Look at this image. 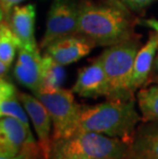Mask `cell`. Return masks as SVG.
<instances>
[{
  "label": "cell",
  "instance_id": "6da1fadb",
  "mask_svg": "<svg viewBox=\"0 0 158 159\" xmlns=\"http://www.w3.org/2000/svg\"><path fill=\"white\" fill-rule=\"evenodd\" d=\"M138 20L133 12L114 0L82 2L78 34L89 38L97 46H110L134 35Z\"/></svg>",
  "mask_w": 158,
  "mask_h": 159
},
{
  "label": "cell",
  "instance_id": "7a4b0ae2",
  "mask_svg": "<svg viewBox=\"0 0 158 159\" xmlns=\"http://www.w3.org/2000/svg\"><path fill=\"white\" fill-rule=\"evenodd\" d=\"M141 120L142 117L136 110L134 98L108 99L107 102L81 108L77 131L102 134L130 145Z\"/></svg>",
  "mask_w": 158,
  "mask_h": 159
},
{
  "label": "cell",
  "instance_id": "3957f363",
  "mask_svg": "<svg viewBox=\"0 0 158 159\" xmlns=\"http://www.w3.org/2000/svg\"><path fill=\"white\" fill-rule=\"evenodd\" d=\"M130 145L120 139L92 131H77L73 136L53 142L52 157L72 159H126Z\"/></svg>",
  "mask_w": 158,
  "mask_h": 159
},
{
  "label": "cell",
  "instance_id": "277c9868",
  "mask_svg": "<svg viewBox=\"0 0 158 159\" xmlns=\"http://www.w3.org/2000/svg\"><path fill=\"white\" fill-rule=\"evenodd\" d=\"M139 37L133 35L129 39L107 46L100 55V60L109 84L108 99H132L130 79L137 52L140 48Z\"/></svg>",
  "mask_w": 158,
  "mask_h": 159
},
{
  "label": "cell",
  "instance_id": "5b68a950",
  "mask_svg": "<svg viewBox=\"0 0 158 159\" xmlns=\"http://www.w3.org/2000/svg\"><path fill=\"white\" fill-rule=\"evenodd\" d=\"M34 96L44 105L50 115L53 142L64 140L76 133L82 107L76 103L72 90L60 89L53 91H39Z\"/></svg>",
  "mask_w": 158,
  "mask_h": 159
},
{
  "label": "cell",
  "instance_id": "8992f818",
  "mask_svg": "<svg viewBox=\"0 0 158 159\" xmlns=\"http://www.w3.org/2000/svg\"><path fill=\"white\" fill-rule=\"evenodd\" d=\"M83 1L84 0H52L45 33L40 43L42 49L60 38L78 34L79 13Z\"/></svg>",
  "mask_w": 158,
  "mask_h": 159
},
{
  "label": "cell",
  "instance_id": "52a82bcc",
  "mask_svg": "<svg viewBox=\"0 0 158 159\" xmlns=\"http://www.w3.org/2000/svg\"><path fill=\"white\" fill-rule=\"evenodd\" d=\"M37 146L29 125L15 117L0 118V156L15 157Z\"/></svg>",
  "mask_w": 158,
  "mask_h": 159
},
{
  "label": "cell",
  "instance_id": "ba28073f",
  "mask_svg": "<svg viewBox=\"0 0 158 159\" xmlns=\"http://www.w3.org/2000/svg\"><path fill=\"white\" fill-rule=\"evenodd\" d=\"M19 98L35 128L42 156L45 159H52L53 141L50 138V129L52 122L47 109L35 96L21 93Z\"/></svg>",
  "mask_w": 158,
  "mask_h": 159
},
{
  "label": "cell",
  "instance_id": "9c48e42d",
  "mask_svg": "<svg viewBox=\"0 0 158 159\" xmlns=\"http://www.w3.org/2000/svg\"><path fill=\"white\" fill-rule=\"evenodd\" d=\"M13 73L19 83L38 93L43 78V57L38 47H20Z\"/></svg>",
  "mask_w": 158,
  "mask_h": 159
},
{
  "label": "cell",
  "instance_id": "30bf717a",
  "mask_svg": "<svg viewBox=\"0 0 158 159\" xmlns=\"http://www.w3.org/2000/svg\"><path fill=\"white\" fill-rule=\"evenodd\" d=\"M97 45L81 34L63 37L45 47L44 55L63 66L70 65L86 57Z\"/></svg>",
  "mask_w": 158,
  "mask_h": 159
},
{
  "label": "cell",
  "instance_id": "8fae6325",
  "mask_svg": "<svg viewBox=\"0 0 158 159\" xmlns=\"http://www.w3.org/2000/svg\"><path fill=\"white\" fill-rule=\"evenodd\" d=\"M72 91L83 98H108L109 84L100 57L79 71Z\"/></svg>",
  "mask_w": 158,
  "mask_h": 159
},
{
  "label": "cell",
  "instance_id": "7c38bea8",
  "mask_svg": "<svg viewBox=\"0 0 158 159\" xmlns=\"http://www.w3.org/2000/svg\"><path fill=\"white\" fill-rule=\"evenodd\" d=\"M36 8L34 4L16 5L9 16L8 27L16 37L20 47H36L35 40ZM19 47V48H20Z\"/></svg>",
  "mask_w": 158,
  "mask_h": 159
},
{
  "label": "cell",
  "instance_id": "4fadbf2b",
  "mask_svg": "<svg viewBox=\"0 0 158 159\" xmlns=\"http://www.w3.org/2000/svg\"><path fill=\"white\" fill-rule=\"evenodd\" d=\"M158 52V34L151 33L148 41L141 46L134 59L132 79H130V91H134L144 85L149 77L152 66L155 62L156 52Z\"/></svg>",
  "mask_w": 158,
  "mask_h": 159
},
{
  "label": "cell",
  "instance_id": "5bb4252c",
  "mask_svg": "<svg viewBox=\"0 0 158 159\" xmlns=\"http://www.w3.org/2000/svg\"><path fill=\"white\" fill-rule=\"evenodd\" d=\"M130 156L158 159V121H148L139 126L130 144Z\"/></svg>",
  "mask_w": 158,
  "mask_h": 159
},
{
  "label": "cell",
  "instance_id": "9a60e30c",
  "mask_svg": "<svg viewBox=\"0 0 158 159\" xmlns=\"http://www.w3.org/2000/svg\"><path fill=\"white\" fill-rule=\"evenodd\" d=\"M15 117L29 125V116L18 98L15 85L4 79L0 80V118Z\"/></svg>",
  "mask_w": 158,
  "mask_h": 159
},
{
  "label": "cell",
  "instance_id": "2e32d148",
  "mask_svg": "<svg viewBox=\"0 0 158 159\" xmlns=\"http://www.w3.org/2000/svg\"><path fill=\"white\" fill-rule=\"evenodd\" d=\"M64 80H65L64 66L56 63L48 56H43V78L39 91L58 90L62 89Z\"/></svg>",
  "mask_w": 158,
  "mask_h": 159
},
{
  "label": "cell",
  "instance_id": "e0dca14e",
  "mask_svg": "<svg viewBox=\"0 0 158 159\" xmlns=\"http://www.w3.org/2000/svg\"><path fill=\"white\" fill-rule=\"evenodd\" d=\"M137 100L143 121H158V85L140 89Z\"/></svg>",
  "mask_w": 158,
  "mask_h": 159
},
{
  "label": "cell",
  "instance_id": "ac0fdd59",
  "mask_svg": "<svg viewBox=\"0 0 158 159\" xmlns=\"http://www.w3.org/2000/svg\"><path fill=\"white\" fill-rule=\"evenodd\" d=\"M19 47L20 43L18 39L12 34L7 24L0 38V61L9 67L16 57V50L19 49Z\"/></svg>",
  "mask_w": 158,
  "mask_h": 159
},
{
  "label": "cell",
  "instance_id": "d6986e66",
  "mask_svg": "<svg viewBox=\"0 0 158 159\" xmlns=\"http://www.w3.org/2000/svg\"><path fill=\"white\" fill-rule=\"evenodd\" d=\"M114 1L121 3L122 5H124L133 12H138L143 11L144 8L156 0H114Z\"/></svg>",
  "mask_w": 158,
  "mask_h": 159
},
{
  "label": "cell",
  "instance_id": "ffe728a7",
  "mask_svg": "<svg viewBox=\"0 0 158 159\" xmlns=\"http://www.w3.org/2000/svg\"><path fill=\"white\" fill-rule=\"evenodd\" d=\"M23 1H25V0H0V4H1L3 13H4V18L8 20L12 8Z\"/></svg>",
  "mask_w": 158,
  "mask_h": 159
},
{
  "label": "cell",
  "instance_id": "44dd1931",
  "mask_svg": "<svg viewBox=\"0 0 158 159\" xmlns=\"http://www.w3.org/2000/svg\"><path fill=\"white\" fill-rule=\"evenodd\" d=\"M140 25H143L148 28L152 29L154 32L158 34V20L155 19H147V20H142V21L138 22Z\"/></svg>",
  "mask_w": 158,
  "mask_h": 159
},
{
  "label": "cell",
  "instance_id": "7402d4cb",
  "mask_svg": "<svg viewBox=\"0 0 158 159\" xmlns=\"http://www.w3.org/2000/svg\"><path fill=\"white\" fill-rule=\"evenodd\" d=\"M3 19H4V13H3L1 4H0V38L3 34V31H4L6 25H7V22H3Z\"/></svg>",
  "mask_w": 158,
  "mask_h": 159
},
{
  "label": "cell",
  "instance_id": "603a6c76",
  "mask_svg": "<svg viewBox=\"0 0 158 159\" xmlns=\"http://www.w3.org/2000/svg\"><path fill=\"white\" fill-rule=\"evenodd\" d=\"M9 67H7L6 65H4L1 61H0V80L4 78V76L6 75V72H7V69Z\"/></svg>",
  "mask_w": 158,
  "mask_h": 159
},
{
  "label": "cell",
  "instance_id": "cb8c5ba5",
  "mask_svg": "<svg viewBox=\"0 0 158 159\" xmlns=\"http://www.w3.org/2000/svg\"><path fill=\"white\" fill-rule=\"evenodd\" d=\"M155 65H156V68H157V70H158V53H157V56L155 57Z\"/></svg>",
  "mask_w": 158,
  "mask_h": 159
},
{
  "label": "cell",
  "instance_id": "d4e9b609",
  "mask_svg": "<svg viewBox=\"0 0 158 159\" xmlns=\"http://www.w3.org/2000/svg\"><path fill=\"white\" fill-rule=\"evenodd\" d=\"M52 159H72V158H66V157H52Z\"/></svg>",
  "mask_w": 158,
  "mask_h": 159
},
{
  "label": "cell",
  "instance_id": "484cf974",
  "mask_svg": "<svg viewBox=\"0 0 158 159\" xmlns=\"http://www.w3.org/2000/svg\"><path fill=\"white\" fill-rule=\"evenodd\" d=\"M37 159H45V158H44V157H43V156H42V155H40V156H39L38 158H37Z\"/></svg>",
  "mask_w": 158,
  "mask_h": 159
},
{
  "label": "cell",
  "instance_id": "4316f807",
  "mask_svg": "<svg viewBox=\"0 0 158 159\" xmlns=\"http://www.w3.org/2000/svg\"><path fill=\"white\" fill-rule=\"evenodd\" d=\"M126 159H137V158H134V157H133V156H129V158H126Z\"/></svg>",
  "mask_w": 158,
  "mask_h": 159
}]
</instances>
